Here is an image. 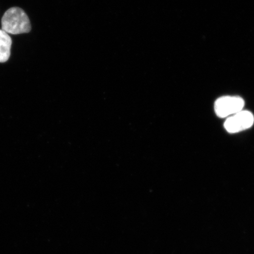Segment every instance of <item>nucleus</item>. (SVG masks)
<instances>
[{"label": "nucleus", "mask_w": 254, "mask_h": 254, "mask_svg": "<svg viewBox=\"0 0 254 254\" xmlns=\"http://www.w3.org/2000/svg\"><path fill=\"white\" fill-rule=\"evenodd\" d=\"M245 102L240 97H222L215 101V112L219 117L225 118L242 111Z\"/></svg>", "instance_id": "obj_2"}, {"label": "nucleus", "mask_w": 254, "mask_h": 254, "mask_svg": "<svg viewBox=\"0 0 254 254\" xmlns=\"http://www.w3.org/2000/svg\"><path fill=\"white\" fill-rule=\"evenodd\" d=\"M12 40L7 33L0 30V63L7 62L11 55Z\"/></svg>", "instance_id": "obj_4"}, {"label": "nucleus", "mask_w": 254, "mask_h": 254, "mask_svg": "<svg viewBox=\"0 0 254 254\" xmlns=\"http://www.w3.org/2000/svg\"><path fill=\"white\" fill-rule=\"evenodd\" d=\"M2 30L8 34L28 33L31 30L29 18L23 9L12 7L6 11L1 20Z\"/></svg>", "instance_id": "obj_1"}, {"label": "nucleus", "mask_w": 254, "mask_h": 254, "mask_svg": "<svg viewBox=\"0 0 254 254\" xmlns=\"http://www.w3.org/2000/svg\"><path fill=\"white\" fill-rule=\"evenodd\" d=\"M254 123L253 114L248 111H241L228 117L224 123L225 129L230 133L244 131L252 127Z\"/></svg>", "instance_id": "obj_3"}]
</instances>
